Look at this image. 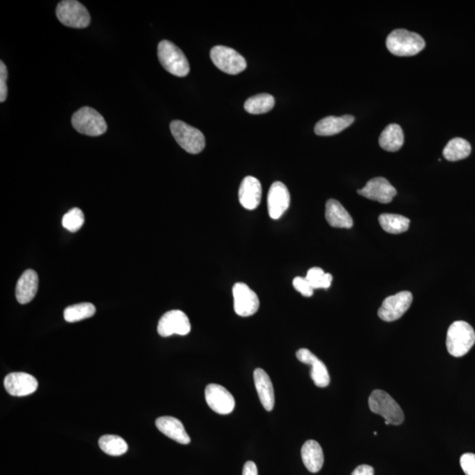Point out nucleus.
Returning <instances> with one entry per match:
<instances>
[{
	"mask_svg": "<svg viewBox=\"0 0 475 475\" xmlns=\"http://www.w3.org/2000/svg\"><path fill=\"white\" fill-rule=\"evenodd\" d=\"M386 47L393 55L411 56L417 55L425 48L422 36L406 29L393 30L386 38Z\"/></svg>",
	"mask_w": 475,
	"mask_h": 475,
	"instance_id": "nucleus-1",
	"label": "nucleus"
},
{
	"mask_svg": "<svg viewBox=\"0 0 475 475\" xmlns=\"http://www.w3.org/2000/svg\"><path fill=\"white\" fill-rule=\"evenodd\" d=\"M475 343V332L470 324L463 321L455 322L447 331L446 347L450 355L461 358L467 355Z\"/></svg>",
	"mask_w": 475,
	"mask_h": 475,
	"instance_id": "nucleus-2",
	"label": "nucleus"
},
{
	"mask_svg": "<svg viewBox=\"0 0 475 475\" xmlns=\"http://www.w3.org/2000/svg\"><path fill=\"white\" fill-rule=\"evenodd\" d=\"M369 407L372 412L382 416L386 425H400L404 421L402 407L389 393L382 390H374L369 397Z\"/></svg>",
	"mask_w": 475,
	"mask_h": 475,
	"instance_id": "nucleus-3",
	"label": "nucleus"
},
{
	"mask_svg": "<svg viewBox=\"0 0 475 475\" xmlns=\"http://www.w3.org/2000/svg\"><path fill=\"white\" fill-rule=\"evenodd\" d=\"M158 57L164 69L174 76L185 77L190 73L186 56L170 41L164 40L158 43Z\"/></svg>",
	"mask_w": 475,
	"mask_h": 475,
	"instance_id": "nucleus-4",
	"label": "nucleus"
},
{
	"mask_svg": "<svg viewBox=\"0 0 475 475\" xmlns=\"http://www.w3.org/2000/svg\"><path fill=\"white\" fill-rule=\"evenodd\" d=\"M72 124L77 133L89 137L102 136L107 126L104 117L97 110L84 107L73 114Z\"/></svg>",
	"mask_w": 475,
	"mask_h": 475,
	"instance_id": "nucleus-5",
	"label": "nucleus"
},
{
	"mask_svg": "<svg viewBox=\"0 0 475 475\" xmlns=\"http://www.w3.org/2000/svg\"><path fill=\"white\" fill-rule=\"evenodd\" d=\"M59 21L73 29H85L90 25L91 17L85 6L76 0H63L56 10Z\"/></svg>",
	"mask_w": 475,
	"mask_h": 475,
	"instance_id": "nucleus-6",
	"label": "nucleus"
},
{
	"mask_svg": "<svg viewBox=\"0 0 475 475\" xmlns=\"http://www.w3.org/2000/svg\"><path fill=\"white\" fill-rule=\"evenodd\" d=\"M170 130L176 142L188 153H200L205 147V138L199 130L181 121H173Z\"/></svg>",
	"mask_w": 475,
	"mask_h": 475,
	"instance_id": "nucleus-7",
	"label": "nucleus"
},
{
	"mask_svg": "<svg viewBox=\"0 0 475 475\" xmlns=\"http://www.w3.org/2000/svg\"><path fill=\"white\" fill-rule=\"evenodd\" d=\"M211 59L218 69L231 75L241 73L247 68L244 57L229 47L215 46L211 50Z\"/></svg>",
	"mask_w": 475,
	"mask_h": 475,
	"instance_id": "nucleus-8",
	"label": "nucleus"
},
{
	"mask_svg": "<svg viewBox=\"0 0 475 475\" xmlns=\"http://www.w3.org/2000/svg\"><path fill=\"white\" fill-rule=\"evenodd\" d=\"M412 302L413 295L410 292H400L387 296L379 309L378 315L384 322L397 321L409 309Z\"/></svg>",
	"mask_w": 475,
	"mask_h": 475,
	"instance_id": "nucleus-9",
	"label": "nucleus"
},
{
	"mask_svg": "<svg viewBox=\"0 0 475 475\" xmlns=\"http://www.w3.org/2000/svg\"><path fill=\"white\" fill-rule=\"evenodd\" d=\"M190 330V319L180 310H173L165 313L158 324V335L163 338H168L173 335H187Z\"/></svg>",
	"mask_w": 475,
	"mask_h": 475,
	"instance_id": "nucleus-10",
	"label": "nucleus"
},
{
	"mask_svg": "<svg viewBox=\"0 0 475 475\" xmlns=\"http://www.w3.org/2000/svg\"><path fill=\"white\" fill-rule=\"evenodd\" d=\"M234 311L239 316L249 317L257 312L260 301L257 294L244 282H237L232 288Z\"/></svg>",
	"mask_w": 475,
	"mask_h": 475,
	"instance_id": "nucleus-11",
	"label": "nucleus"
},
{
	"mask_svg": "<svg viewBox=\"0 0 475 475\" xmlns=\"http://www.w3.org/2000/svg\"><path fill=\"white\" fill-rule=\"evenodd\" d=\"M205 400L214 412L220 414H231L235 407V400L225 387L210 384L205 389Z\"/></svg>",
	"mask_w": 475,
	"mask_h": 475,
	"instance_id": "nucleus-12",
	"label": "nucleus"
},
{
	"mask_svg": "<svg viewBox=\"0 0 475 475\" xmlns=\"http://www.w3.org/2000/svg\"><path fill=\"white\" fill-rule=\"evenodd\" d=\"M358 193L370 200L389 204L397 195V190L386 178L376 177L370 180L361 190H359Z\"/></svg>",
	"mask_w": 475,
	"mask_h": 475,
	"instance_id": "nucleus-13",
	"label": "nucleus"
},
{
	"mask_svg": "<svg viewBox=\"0 0 475 475\" xmlns=\"http://www.w3.org/2000/svg\"><path fill=\"white\" fill-rule=\"evenodd\" d=\"M291 195L287 187L281 181L271 185L268 194V211L272 220H279L288 210Z\"/></svg>",
	"mask_w": 475,
	"mask_h": 475,
	"instance_id": "nucleus-14",
	"label": "nucleus"
},
{
	"mask_svg": "<svg viewBox=\"0 0 475 475\" xmlns=\"http://www.w3.org/2000/svg\"><path fill=\"white\" fill-rule=\"evenodd\" d=\"M4 386L9 394L13 396H28L38 389V382L35 377L25 372L8 374L4 380Z\"/></svg>",
	"mask_w": 475,
	"mask_h": 475,
	"instance_id": "nucleus-15",
	"label": "nucleus"
},
{
	"mask_svg": "<svg viewBox=\"0 0 475 475\" xmlns=\"http://www.w3.org/2000/svg\"><path fill=\"white\" fill-rule=\"evenodd\" d=\"M296 359L306 365H311L310 376L313 383L318 387H326L329 385L330 376L325 363L321 361L315 354L308 349H299L296 353Z\"/></svg>",
	"mask_w": 475,
	"mask_h": 475,
	"instance_id": "nucleus-16",
	"label": "nucleus"
},
{
	"mask_svg": "<svg viewBox=\"0 0 475 475\" xmlns=\"http://www.w3.org/2000/svg\"><path fill=\"white\" fill-rule=\"evenodd\" d=\"M262 194L260 181L255 177L247 176L242 181L239 190V200L242 206L247 210H255L260 205Z\"/></svg>",
	"mask_w": 475,
	"mask_h": 475,
	"instance_id": "nucleus-17",
	"label": "nucleus"
},
{
	"mask_svg": "<svg viewBox=\"0 0 475 475\" xmlns=\"http://www.w3.org/2000/svg\"><path fill=\"white\" fill-rule=\"evenodd\" d=\"M38 275L32 269H28L20 278L16 285V299L20 304L31 302L38 291Z\"/></svg>",
	"mask_w": 475,
	"mask_h": 475,
	"instance_id": "nucleus-18",
	"label": "nucleus"
},
{
	"mask_svg": "<svg viewBox=\"0 0 475 475\" xmlns=\"http://www.w3.org/2000/svg\"><path fill=\"white\" fill-rule=\"evenodd\" d=\"M254 382L262 406L266 410L272 411L275 406V393L268 373L261 368L255 369Z\"/></svg>",
	"mask_w": 475,
	"mask_h": 475,
	"instance_id": "nucleus-19",
	"label": "nucleus"
},
{
	"mask_svg": "<svg viewBox=\"0 0 475 475\" xmlns=\"http://www.w3.org/2000/svg\"><path fill=\"white\" fill-rule=\"evenodd\" d=\"M155 423H156L158 430L161 433L166 435L169 439L181 444L190 443V437L185 430L183 423L175 417L161 416L156 420Z\"/></svg>",
	"mask_w": 475,
	"mask_h": 475,
	"instance_id": "nucleus-20",
	"label": "nucleus"
},
{
	"mask_svg": "<svg viewBox=\"0 0 475 475\" xmlns=\"http://www.w3.org/2000/svg\"><path fill=\"white\" fill-rule=\"evenodd\" d=\"M354 121H355V117L350 114L339 117L332 116L325 117L316 123L315 133L318 136H333L352 126Z\"/></svg>",
	"mask_w": 475,
	"mask_h": 475,
	"instance_id": "nucleus-21",
	"label": "nucleus"
},
{
	"mask_svg": "<svg viewBox=\"0 0 475 475\" xmlns=\"http://www.w3.org/2000/svg\"><path fill=\"white\" fill-rule=\"evenodd\" d=\"M325 216L330 227L345 229L353 227L352 216L338 200L330 199L326 202Z\"/></svg>",
	"mask_w": 475,
	"mask_h": 475,
	"instance_id": "nucleus-22",
	"label": "nucleus"
},
{
	"mask_svg": "<svg viewBox=\"0 0 475 475\" xmlns=\"http://www.w3.org/2000/svg\"><path fill=\"white\" fill-rule=\"evenodd\" d=\"M303 463L311 473H318L324 464V453L319 444L315 440H308L302 446Z\"/></svg>",
	"mask_w": 475,
	"mask_h": 475,
	"instance_id": "nucleus-23",
	"label": "nucleus"
},
{
	"mask_svg": "<svg viewBox=\"0 0 475 475\" xmlns=\"http://www.w3.org/2000/svg\"><path fill=\"white\" fill-rule=\"evenodd\" d=\"M379 143L382 149L391 153L398 151L404 143V133L402 127L396 123L389 124L382 131L379 138Z\"/></svg>",
	"mask_w": 475,
	"mask_h": 475,
	"instance_id": "nucleus-24",
	"label": "nucleus"
},
{
	"mask_svg": "<svg viewBox=\"0 0 475 475\" xmlns=\"http://www.w3.org/2000/svg\"><path fill=\"white\" fill-rule=\"evenodd\" d=\"M471 151V144L468 141L464 138L455 137L444 147L443 155L447 160L458 161L469 156Z\"/></svg>",
	"mask_w": 475,
	"mask_h": 475,
	"instance_id": "nucleus-25",
	"label": "nucleus"
},
{
	"mask_svg": "<svg viewBox=\"0 0 475 475\" xmlns=\"http://www.w3.org/2000/svg\"><path fill=\"white\" fill-rule=\"evenodd\" d=\"M379 221L383 230L392 234H400L409 230L410 220L409 218L398 214H382Z\"/></svg>",
	"mask_w": 475,
	"mask_h": 475,
	"instance_id": "nucleus-26",
	"label": "nucleus"
},
{
	"mask_svg": "<svg viewBox=\"0 0 475 475\" xmlns=\"http://www.w3.org/2000/svg\"><path fill=\"white\" fill-rule=\"evenodd\" d=\"M275 106L274 97L269 93H261L249 98L245 103V110L252 114H260L269 112Z\"/></svg>",
	"mask_w": 475,
	"mask_h": 475,
	"instance_id": "nucleus-27",
	"label": "nucleus"
},
{
	"mask_svg": "<svg viewBox=\"0 0 475 475\" xmlns=\"http://www.w3.org/2000/svg\"><path fill=\"white\" fill-rule=\"evenodd\" d=\"M99 446L104 453L110 456H121L128 451L126 440L116 435H104L99 439Z\"/></svg>",
	"mask_w": 475,
	"mask_h": 475,
	"instance_id": "nucleus-28",
	"label": "nucleus"
},
{
	"mask_svg": "<svg viewBox=\"0 0 475 475\" xmlns=\"http://www.w3.org/2000/svg\"><path fill=\"white\" fill-rule=\"evenodd\" d=\"M96 308L91 303H80V304L68 306L63 312V318L67 322H77L91 318L96 315Z\"/></svg>",
	"mask_w": 475,
	"mask_h": 475,
	"instance_id": "nucleus-29",
	"label": "nucleus"
},
{
	"mask_svg": "<svg viewBox=\"0 0 475 475\" xmlns=\"http://www.w3.org/2000/svg\"><path fill=\"white\" fill-rule=\"evenodd\" d=\"M306 278L308 279L313 289H329L333 281L331 274L325 273L322 269L318 267L310 269Z\"/></svg>",
	"mask_w": 475,
	"mask_h": 475,
	"instance_id": "nucleus-30",
	"label": "nucleus"
},
{
	"mask_svg": "<svg viewBox=\"0 0 475 475\" xmlns=\"http://www.w3.org/2000/svg\"><path fill=\"white\" fill-rule=\"evenodd\" d=\"M85 222L83 211L79 208H73L63 216L62 224L67 230L75 232L83 227Z\"/></svg>",
	"mask_w": 475,
	"mask_h": 475,
	"instance_id": "nucleus-31",
	"label": "nucleus"
},
{
	"mask_svg": "<svg viewBox=\"0 0 475 475\" xmlns=\"http://www.w3.org/2000/svg\"><path fill=\"white\" fill-rule=\"evenodd\" d=\"M292 285L296 291L301 293V295L308 296V298L313 295L315 289H312V285H310V282L306 278L296 276V278L293 279Z\"/></svg>",
	"mask_w": 475,
	"mask_h": 475,
	"instance_id": "nucleus-32",
	"label": "nucleus"
},
{
	"mask_svg": "<svg viewBox=\"0 0 475 475\" xmlns=\"http://www.w3.org/2000/svg\"><path fill=\"white\" fill-rule=\"evenodd\" d=\"M460 466L466 475H475V454L465 453L460 457Z\"/></svg>",
	"mask_w": 475,
	"mask_h": 475,
	"instance_id": "nucleus-33",
	"label": "nucleus"
},
{
	"mask_svg": "<svg viewBox=\"0 0 475 475\" xmlns=\"http://www.w3.org/2000/svg\"><path fill=\"white\" fill-rule=\"evenodd\" d=\"M8 72L4 62H0V102L4 103L8 97V86H6V80H8Z\"/></svg>",
	"mask_w": 475,
	"mask_h": 475,
	"instance_id": "nucleus-34",
	"label": "nucleus"
},
{
	"mask_svg": "<svg viewBox=\"0 0 475 475\" xmlns=\"http://www.w3.org/2000/svg\"><path fill=\"white\" fill-rule=\"evenodd\" d=\"M352 475H374V468L369 465H361L353 471Z\"/></svg>",
	"mask_w": 475,
	"mask_h": 475,
	"instance_id": "nucleus-35",
	"label": "nucleus"
},
{
	"mask_svg": "<svg viewBox=\"0 0 475 475\" xmlns=\"http://www.w3.org/2000/svg\"><path fill=\"white\" fill-rule=\"evenodd\" d=\"M242 475H258V469L255 463L252 462V461H248V462L244 465Z\"/></svg>",
	"mask_w": 475,
	"mask_h": 475,
	"instance_id": "nucleus-36",
	"label": "nucleus"
}]
</instances>
